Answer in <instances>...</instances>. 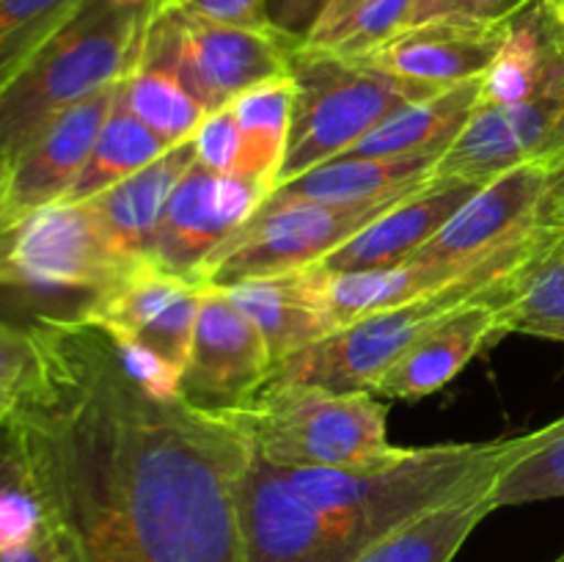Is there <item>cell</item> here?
Wrapping results in <instances>:
<instances>
[{
    "instance_id": "cell-1",
    "label": "cell",
    "mask_w": 564,
    "mask_h": 562,
    "mask_svg": "<svg viewBox=\"0 0 564 562\" xmlns=\"http://www.w3.org/2000/svg\"><path fill=\"white\" fill-rule=\"evenodd\" d=\"M31 334L39 367L9 424L80 562H242L237 496L253 444L240 413L154 395L86 320Z\"/></svg>"
},
{
    "instance_id": "cell-2",
    "label": "cell",
    "mask_w": 564,
    "mask_h": 562,
    "mask_svg": "<svg viewBox=\"0 0 564 562\" xmlns=\"http://www.w3.org/2000/svg\"><path fill=\"white\" fill-rule=\"evenodd\" d=\"M516 439L402 450L375 468H284V474L361 554L411 518L499 477Z\"/></svg>"
},
{
    "instance_id": "cell-3",
    "label": "cell",
    "mask_w": 564,
    "mask_h": 562,
    "mask_svg": "<svg viewBox=\"0 0 564 562\" xmlns=\"http://www.w3.org/2000/svg\"><path fill=\"white\" fill-rule=\"evenodd\" d=\"M130 264L116 257L86 204L58 202L0 224V320L28 334L86 320Z\"/></svg>"
},
{
    "instance_id": "cell-4",
    "label": "cell",
    "mask_w": 564,
    "mask_h": 562,
    "mask_svg": "<svg viewBox=\"0 0 564 562\" xmlns=\"http://www.w3.org/2000/svg\"><path fill=\"white\" fill-rule=\"evenodd\" d=\"M556 235L562 231L538 226L532 235L507 246L466 279L330 331L306 350L279 364L270 380L323 386L330 391H372L391 364L449 314L479 298L510 292L518 270L538 257Z\"/></svg>"
},
{
    "instance_id": "cell-5",
    "label": "cell",
    "mask_w": 564,
    "mask_h": 562,
    "mask_svg": "<svg viewBox=\"0 0 564 562\" xmlns=\"http://www.w3.org/2000/svg\"><path fill=\"white\" fill-rule=\"evenodd\" d=\"M152 3H77L69 20L0 94V152L6 160L61 110L127 75Z\"/></svg>"
},
{
    "instance_id": "cell-6",
    "label": "cell",
    "mask_w": 564,
    "mask_h": 562,
    "mask_svg": "<svg viewBox=\"0 0 564 562\" xmlns=\"http://www.w3.org/2000/svg\"><path fill=\"white\" fill-rule=\"evenodd\" d=\"M240 413L253 455L281 468H375L402 446L386 433V406L372 391L270 380Z\"/></svg>"
},
{
    "instance_id": "cell-7",
    "label": "cell",
    "mask_w": 564,
    "mask_h": 562,
    "mask_svg": "<svg viewBox=\"0 0 564 562\" xmlns=\"http://www.w3.org/2000/svg\"><path fill=\"white\" fill-rule=\"evenodd\" d=\"M292 80L295 110L279 185L347 154L402 105L441 91L408 83L364 61L306 47H297Z\"/></svg>"
},
{
    "instance_id": "cell-8",
    "label": "cell",
    "mask_w": 564,
    "mask_h": 562,
    "mask_svg": "<svg viewBox=\"0 0 564 562\" xmlns=\"http://www.w3.org/2000/svg\"><path fill=\"white\" fill-rule=\"evenodd\" d=\"M408 193H394V196L358 204L301 202L281 204V207H259L213 253L202 273V284L215 287V290H229L242 281L314 268L328 253L345 246L350 237H356L364 226L372 224L378 215L394 207Z\"/></svg>"
},
{
    "instance_id": "cell-9",
    "label": "cell",
    "mask_w": 564,
    "mask_h": 562,
    "mask_svg": "<svg viewBox=\"0 0 564 562\" xmlns=\"http://www.w3.org/2000/svg\"><path fill=\"white\" fill-rule=\"evenodd\" d=\"M202 295L204 284L141 259L94 301L86 323L105 331L119 347H135L158 358L182 378Z\"/></svg>"
},
{
    "instance_id": "cell-10",
    "label": "cell",
    "mask_w": 564,
    "mask_h": 562,
    "mask_svg": "<svg viewBox=\"0 0 564 562\" xmlns=\"http://www.w3.org/2000/svg\"><path fill=\"white\" fill-rule=\"evenodd\" d=\"M273 372L275 361L262 331L224 290L204 287L191 356L180 378L182 400L213 413L242 411Z\"/></svg>"
},
{
    "instance_id": "cell-11",
    "label": "cell",
    "mask_w": 564,
    "mask_h": 562,
    "mask_svg": "<svg viewBox=\"0 0 564 562\" xmlns=\"http://www.w3.org/2000/svg\"><path fill=\"white\" fill-rule=\"evenodd\" d=\"M174 14L182 72L209 114L262 83L292 75V61L301 44L290 42L270 25L209 20L180 0H174Z\"/></svg>"
},
{
    "instance_id": "cell-12",
    "label": "cell",
    "mask_w": 564,
    "mask_h": 562,
    "mask_svg": "<svg viewBox=\"0 0 564 562\" xmlns=\"http://www.w3.org/2000/svg\"><path fill=\"white\" fill-rule=\"evenodd\" d=\"M549 165L540 160L516 165L477 187L471 198L446 220L438 235L408 262L466 275L512 242L538 229V207L545 193Z\"/></svg>"
},
{
    "instance_id": "cell-13",
    "label": "cell",
    "mask_w": 564,
    "mask_h": 562,
    "mask_svg": "<svg viewBox=\"0 0 564 562\" xmlns=\"http://www.w3.org/2000/svg\"><path fill=\"white\" fill-rule=\"evenodd\" d=\"M242 562H352L339 529L295 490L284 468L253 455L237 496Z\"/></svg>"
},
{
    "instance_id": "cell-14",
    "label": "cell",
    "mask_w": 564,
    "mask_h": 562,
    "mask_svg": "<svg viewBox=\"0 0 564 562\" xmlns=\"http://www.w3.org/2000/svg\"><path fill=\"white\" fill-rule=\"evenodd\" d=\"M121 80L61 110L6 160L0 224H11L36 209L64 202L91 154L105 119L113 110Z\"/></svg>"
},
{
    "instance_id": "cell-15",
    "label": "cell",
    "mask_w": 564,
    "mask_h": 562,
    "mask_svg": "<svg viewBox=\"0 0 564 562\" xmlns=\"http://www.w3.org/2000/svg\"><path fill=\"white\" fill-rule=\"evenodd\" d=\"M268 193L253 182L193 163L171 193L149 259L202 284L213 253L251 218Z\"/></svg>"
},
{
    "instance_id": "cell-16",
    "label": "cell",
    "mask_w": 564,
    "mask_h": 562,
    "mask_svg": "<svg viewBox=\"0 0 564 562\" xmlns=\"http://www.w3.org/2000/svg\"><path fill=\"white\" fill-rule=\"evenodd\" d=\"M564 114V83L518 105L477 102L466 127L435 163V180L485 185L494 176L543 158V149Z\"/></svg>"
},
{
    "instance_id": "cell-17",
    "label": "cell",
    "mask_w": 564,
    "mask_h": 562,
    "mask_svg": "<svg viewBox=\"0 0 564 562\" xmlns=\"http://www.w3.org/2000/svg\"><path fill=\"white\" fill-rule=\"evenodd\" d=\"M507 25H474V22H422L400 33L367 55L364 64L427 88H455L482 80L496 53L505 44Z\"/></svg>"
},
{
    "instance_id": "cell-18",
    "label": "cell",
    "mask_w": 564,
    "mask_h": 562,
    "mask_svg": "<svg viewBox=\"0 0 564 562\" xmlns=\"http://www.w3.org/2000/svg\"><path fill=\"white\" fill-rule=\"evenodd\" d=\"M510 292L479 298L449 314L391 364L389 372L375 383L372 395L391 400H422L444 389L479 353L499 345L510 334L501 314V303Z\"/></svg>"
},
{
    "instance_id": "cell-19",
    "label": "cell",
    "mask_w": 564,
    "mask_h": 562,
    "mask_svg": "<svg viewBox=\"0 0 564 562\" xmlns=\"http://www.w3.org/2000/svg\"><path fill=\"white\" fill-rule=\"evenodd\" d=\"M477 182L430 180L383 215L364 226L356 237L314 264L323 273H352V270L394 268L408 262L422 246H427L441 226L477 193Z\"/></svg>"
},
{
    "instance_id": "cell-20",
    "label": "cell",
    "mask_w": 564,
    "mask_h": 562,
    "mask_svg": "<svg viewBox=\"0 0 564 562\" xmlns=\"http://www.w3.org/2000/svg\"><path fill=\"white\" fill-rule=\"evenodd\" d=\"M193 163L196 149L193 138H187L165 149L158 160L121 180L119 185L83 202L116 257L124 262L149 259L165 204Z\"/></svg>"
},
{
    "instance_id": "cell-21",
    "label": "cell",
    "mask_w": 564,
    "mask_h": 562,
    "mask_svg": "<svg viewBox=\"0 0 564 562\" xmlns=\"http://www.w3.org/2000/svg\"><path fill=\"white\" fill-rule=\"evenodd\" d=\"M441 154H408V158H356L339 154L317 169L281 182L259 207L281 204H358L372 198L408 193L433 180Z\"/></svg>"
},
{
    "instance_id": "cell-22",
    "label": "cell",
    "mask_w": 564,
    "mask_h": 562,
    "mask_svg": "<svg viewBox=\"0 0 564 562\" xmlns=\"http://www.w3.org/2000/svg\"><path fill=\"white\" fill-rule=\"evenodd\" d=\"M224 292L262 331L275 369L334 331L328 314L319 306L308 270L242 281Z\"/></svg>"
},
{
    "instance_id": "cell-23",
    "label": "cell",
    "mask_w": 564,
    "mask_h": 562,
    "mask_svg": "<svg viewBox=\"0 0 564 562\" xmlns=\"http://www.w3.org/2000/svg\"><path fill=\"white\" fill-rule=\"evenodd\" d=\"M482 83L471 80L441 88L424 99L397 108L347 154L356 158H408V154H444L455 143L468 116L479 102Z\"/></svg>"
},
{
    "instance_id": "cell-24",
    "label": "cell",
    "mask_w": 564,
    "mask_h": 562,
    "mask_svg": "<svg viewBox=\"0 0 564 562\" xmlns=\"http://www.w3.org/2000/svg\"><path fill=\"white\" fill-rule=\"evenodd\" d=\"M494 483L496 477L482 479L466 494L411 518L386 538L375 540L352 562H455L474 529L494 512Z\"/></svg>"
},
{
    "instance_id": "cell-25",
    "label": "cell",
    "mask_w": 564,
    "mask_h": 562,
    "mask_svg": "<svg viewBox=\"0 0 564 562\" xmlns=\"http://www.w3.org/2000/svg\"><path fill=\"white\" fill-rule=\"evenodd\" d=\"M237 121H240L242 143L240 160L231 176L253 182L264 193H273L279 185L281 163H284L286 143L292 130V110H295V80L262 83L231 102Z\"/></svg>"
},
{
    "instance_id": "cell-26",
    "label": "cell",
    "mask_w": 564,
    "mask_h": 562,
    "mask_svg": "<svg viewBox=\"0 0 564 562\" xmlns=\"http://www.w3.org/2000/svg\"><path fill=\"white\" fill-rule=\"evenodd\" d=\"M171 149L152 127L143 125L130 105L124 102L119 88L113 110L105 119L102 130H99L97 141H94L91 154H88L86 165H83L80 176L75 180L72 191L66 193V204H83L94 198L97 193L108 191V187L119 185L121 180L132 176L158 160L160 154Z\"/></svg>"
},
{
    "instance_id": "cell-27",
    "label": "cell",
    "mask_w": 564,
    "mask_h": 562,
    "mask_svg": "<svg viewBox=\"0 0 564 562\" xmlns=\"http://www.w3.org/2000/svg\"><path fill=\"white\" fill-rule=\"evenodd\" d=\"M501 314L510 334L564 342V231L518 270Z\"/></svg>"
},
{
    "instance_id": "cell-28",
    "label": "cell",
    "mask_w": 564,
    "mask_h": 562,
    "mask_svg": "<svg viewBox=\"0 0 564 562\" xmlns=\"http://www.w3.org/2000/svg\"><path fill=\"white\" fill-rule=\"evenodd\" d=\"M564 496V417L516 439L510 461L496 477L494 510Z\"/></svg>"
},
{
    "instance_id": "cell-29",
    "label": "cell",
    "mask_w": 564,
    "mask_h": 562,
    "mask_svg": "<svg viewBox=\"0 0 564 562\" xmlns=\"http://www.w3.org/2000/svg\"><path fill=\"white\" fill-rule=\"evenodd\" d=\"M80 0H0V94Z\"/></svg>"
},
{
    "instance_id": "cell-30",
    "label": "cell",
    "mask_w": 564,
    "mask_h": 562,
    "mask_svg": "<svg viewBox=\"0 0 564 562\" xmlns=\"http://www.w3.org/2000/svg\"><path fill=\"white\" fill-rule=\"evenodd\" d=\"M44 507L28 477L9 419L0 422V551L25 543L44 523Z\"/></svg>"
},
{
    "instance_id": "cell-31",
    "label": "cell",
    "mask_w": 564,
    "mask_h": 562,
    "mask_svg": "<svg viewBox=\"0 0 564 562\" xmlns=\"http://www.w3.org/2000/svg\"><path fill=\"white\" fill-rule=\"evenodd\" d=\"M411 9L413 0H369L317 53H334L350 61L367 58L372 50H378L380 44L389 42L394 33L405 28Z\"/></svg>"
},
{
    "instance_id": "cell-32",
    "label": "cell",
    "mask_w": 564,
    "mask_h": 562,
    "mask_svg": "<svg viewBox=\"0 0 564 562\" xmlns=\"http://www.w3.org/2000/svg\"><path fill=\"white\" fill-rule=\"evenodd\" d=\"M36 367L39 350L33 334L0 320V422L11 417L20 397L31 386Z\"/></svg>"
},
{
    "instance_id": "cell-33",
    "label": "cell",
    "mask_w": 564,
    "mask_h": 562,
    "mask_svg": "<svg viewBox=\"0 0 564 562\" xmlns=\"http://www.w3.org/2000/svg\"><path fill=\"white\" fill-rule=\"evenodd\" d=\"M534 0H413L405 28L422 22H474V25H507Z\"/></svg>"
},
{
    "instance_id": "cell-34",
    "label": "cell",
    "mask_w": 564,
    "mask_h": 562,
    "mask_svg": "<svg viewBox=\"0 0 564 562\" xmlns=\"http://www.w3.org/2000/svg\"><path fill=\"white\" fill-rule=\"evenodd\" d=\"M240 121H237L235 108L213 110L204 116L198 130L193 132V149H196V160L204 169L215 171V174H235L237 160H240Z\"/></svg>"
},
{
    "instance_id": "cell-35",
    "label": "cell",
    "mask_w": 564,
    "mask_h": 562,
    "mask_svg": "<svg viewBox=\"0 0 564 562\" xmlns=\"http://www.w3.org/2000/svg\"><path fill=\"white\" fill-rule=\"evenodd\" d=\"M0 562H80L75 543L55 521L44 518L39 532L25 543L0 551Z\"/></svg>"
},
{
    "instance_id": "cell-36",
    "label": "cell",
    "mask_w": 564,
    "mask_h": 562,
    "mask_svg": "<svg viewBox=\"0 0 564 562\" xmlns=\"http://www.w3.org/2000/svg\"><path fill=\"white\" fill-rule=\"evenodd\" d=\"M330 0H268L264 20L295 44H306Z\"/></svg>"
},
{
    "instance_id": "cell-37",
    "label": "cell",
    "mask_w": 564,
    "mask_h": 562,
    "mask_svg": "<svg viewBox=\"0 0 564 562\" xmlns=\"http://www.w3.org/2000/svg\"><path fill=\"white\" fill-rule=\"evenodd\" d=\"M180 3L209 20L231 22V25H268L264 20L268 0H180Z\"/></svg>"
},
{
    "instance_id": "cell-38",
    "label": "cell",
    "mask_w": 564,
    "mask_h": 562,
    "mask_svg": "<svg viewBox=\"0 0 564 562\" xmlns=\"http://www.w3.org/2000/svg\"><path fill=\"white\" fill-rule=\"evenodd\" d=\"M545 165H549V180L538 207V226L564 231V154Z\"/></svg>"
},
{
    "instance_id": "cell-39",
    "label": "cell",
    "mask_w": 564,
    "mask_h": 562,
    "mask_svg": "<svg viewBox=\"0 0 564 562\" xmlns=\"http://www.w3.org/2000/svg\"><path fill=\"white\" fill-rule=\"evenodd\" d=\"M367 3L369 0H330L328 9H325L323 17H319L317 28L312 31V36H308L306 44H301V47L323 50L325 44L336 36V31H339V28L345 25V22L350 20L358 9H364Z\"/></svg>"
},
{
    "instance_id": "cell-40",
    "label": "cell",
    "mask_w": 564,
    "mask_h": 562,
    "mask_svg": "<svg viewBox=\"0 0 564 562\" xmlns=\"http://www.w3.org/2000/svg\"><path fill=\"white\" fill-rule=\"evenodd\" d=\"M562 154H564V114H562V119L556 121V127H554V132H551L549 143H545L540 163H551V160L562 158Z\"/></svg>"
},
{
    "instance_id": "cell-41",
    "label": "cell",
    "mask_w": 564,
    "mask_h": 562,
    "mask_svg": "<svg viewBox=\"0 0 564 562\" xmlns=\"http://www.w3.org/2000/svg\"><path fill=\"white\" fill-rule=\"evenodd\" d=\"M540 3L545 6V11H549V14L554 17L556 22H560L564 17V0H540Z\"/></svg>"
},
{
    "instance_id": "cell-42",
    "label": "cell",
    "mask_w": 564,
    "mask_h": 562,
    "mask_svg": "<svg viewBox=\"0 0 564 562\" xmlns=\"http://www.w3.org/2000/svg\"><path fill=\"white\" fill-rule=\"evenodd\" d=\"M110 3H121V6H147L152 0H110Z\"/></svg>"
},
{
    "instance_id": "cell-43",
    "label": "cell",
    "mask_w": 564,
    "mask_h": 562,
    "mask_svg": "<svg viewBox=\"0 0 564 562\" xmlns=\"http://www.w3.org/2000/svg\"><path fill=\"white\" fill-rule=\"evenodd\" d=\"M3 174H6V154L0 152V185H3Z\"/></svg>"
},
{
    "instance_id": "cell-44",
    "label": "cell",
    "mask_w": 564,
    "mask_h": 562,
    "mask_svg": "<svg viewBox=\"0 0 564 562\" xmlns=\"http://www.w3.org/2000/svg\"><path fill=\"white\" fill-rule=\"evenodd\" d=\"M560 33H562V42H564V17L560 20Z\"/></svg>"
},
{
    "instance_id": "cell-45",
    "label": "cell",
    "mask_w": 564,
    "mask_h": 562,
    "mask_svg": "<svg viewBox=\"0 0 564 562\" xmlns=\"http://www.w3.org/2000/svg\"><path fill=\"white\" fill-rule=\"evenodd\" d=\"M554 562H564V551H562V554L560 556H556V560Z\"/></svg>"
}]
</instances>
